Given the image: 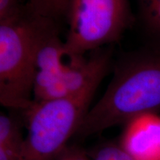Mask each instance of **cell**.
Masks as SVG:
<instances>
[{"label": "cell", "instance_id": "obj_2", "mask_svg": "<svg viewBox=\"0 0 160 160\" xmlns=\"http://www.w3.org/2000/svg\"><path fill=\"white\" fill-rule=\"evenodd\" d=\"M55 20L32 12L28 6L17 19L0 23V102L23 111L31 105L37 53Z\"/></svg>", "mask_w": 160, "mask_h": 160}, {"label": "cell", "instance_id": "obj_6", "mask_svg": "<svg viewBox=\"0 0 160 160\" xmlns=\"http://www.w3.org/2000/svg\"><path fill=\"white\" fill-rule=\"evenodd\" d=\"M23 122L17 114H0V146L22 150L25 138L22 135Z\"/></svg>", "mask_w": 160, "mask_h": 160}, {"label": "cell", "instance_id": "obj_1", "mask_svg": "<svg viewBox=\"0 0 160 160\" xmlns=\"http://www.w3.org/2000/svg\"><path fill=\"white\" fill-rule=\"evenodd\" d=\"M160 111V51L123 58L105 94L89 110L75 137L85 138L137 116Z\"/></svg>", "mask_w": 160, "mask_h": 160}, {"label": "cell", "instance_id": "obj_9", "mask_svg": "<svg viewBox=\"0 0 160 160\" xmlns=\"http://www.w3.org/2000/svg\"><path fill=\"white\" fill-rule=\"evenodd\" d=\"M141 11L148 28L160 36V0H141Z\"/></svg>", "mask_w": 160, "mask_h": 160}, {"label": "cell", "instance_id": "obj_10", "mask_svg": "<svg viewBox=\"0 0 160 160\" xmlns=\"http://www.w3.org/2000/svg\"><path fill=\"white\" fill-rule=\"evenodd\" d=\"M27 10L20 0H0V23L11 21L21 17Z\"/></svg>", "mask_w": 160, "mask_h": 160}, {"label": "cell", "instance_id": "obj_12", "mask_svg": "<svg viewBox=\"0 0 160 160\" xmlns=\"http://www.w3.org/2000/svg\"><path fill=\"white\" fill-rule=\"evenodd\" d=\"M22 150L0 146V160H22Z\"/></svg>", "mask_w": 160, "mask_h": 160}, {"label": "cell", "instance_id": "obj_4", "mask_svg": "<svg viewBox=\"0 0 160 160\" xmlns=\"http://www.w3.org/2000/svg\"><path fill=\"white\" fill-rule=\"evenodd\" d=\"M65 16V49L73 57L117 41L131 18L127 0H68Z\"/></svg>", "mask_w": 160, "mask_h": 160}, {"label": "cell", "instance_id": "obj_5", "mask_svg": "<svg viewBox=\"0 0 160 160\" xmlns=\"http://www.w3.org/2000/svg\"><path fill=\"white\" fill-rule=\"evenodd\" d=\"M119 144L136 160H160V116L148 113L129 120Z\"/></svg>", "mask_w": 160, "mask_h": 160}, {"label": "cell", "instance_id": "obj_8", "mask_svg": "<svg viewBox=\"0 0 160 160\" xmlns=\"http://www.w3.org/2000/svg\"><path fill=\"white\" fill-rule=\"evenodd\" d=\"M91 160H136L119 143L106 142L88 151Z\"/></svg>", "mask_w": 160, "mask_h": 160}, {"label": "cell", "instance_id": "obj_11", "mask_svg": "<svg viewBox=\"0 0 160 160\" xmlns=\"http://www.w3.org/2000/svg\"><path fill=\"white\" fill-rule=\"evenodd\" d=\"M56 160H91L87 151L77 145H68Z\"/></svg>", "mask_w": 160, "mask_h": 160}, {"label": "cell", "instance_id": "obj_3", "mask_svg": "<svg viewBox=\"0 0 160 160\" xmlns=\"http://www.w3.org/2000/svg\"><path fill=\"white\" fill-rule=\"evenodd\" d=\"M108 69L96 73L74 94L42 102L33 100L21 112L28 128L22 160H56L81 126Z\"/></svg>", "mask_w": 160, "mask_h": 160}, {"label": "cell", "instance_id": "obj_7", "mask_svg": "<svg viewBox=\"0 0 160 160\" xmlns=\"http://www.w3.org/2000/svg\"><path fill=\"white\" fill-rule=\"evenodd\" d=\"M68 0H29L27 4L36 14L56 20L65 16Z\"/></svg>", "mask_w": 160, "mask_h": 160}]
</instances>
